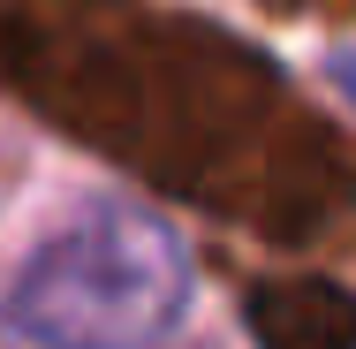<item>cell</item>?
I'll use <instances>...</instances> for the list:
<instances>
[{"label": "cell", "instance_id": "cell-2", "mask_svg": "<svg viewBox=\"0 0 356 349\" xmlns=\"http://www.w3.org/2000/svg\"><path fill=\"white\" fill-rule=\"evenodd\" d=\"M258 349H356V296L334 281H258L243 296Z\"/></svg>", "mask_w": 356, "mask_h": 349}, {"label": "cell", "instance_id": "cell-1", "mask_svg": "<svg viewBox=\"0 0 356 349\" xmlns=\"http://www.w3.org/2000/svg\"><path fill=\"white\" fill-rule=\"evenodd\" d=\"M197 296L182 235L144 205H83L54 228L0 296L8 334L38 349H152L182 327Z\"/></svg>", "mask_w": 356, "mask_h": 349}, {"label": "cell", "instance_id": "cell-3", "mask_svg": "<svg viewBox=\"0 0 356 349\" xmlns=\"http://www.w3.org/2000/svg\"><path fill=\"white\" fill-rule=\"evenodd\" d=\"M334 84L349 91V107H356V46H349V54H334Z\"/></svg>", "mask_w": 356, "mask_h": 349}]
</instances>
